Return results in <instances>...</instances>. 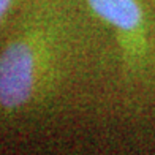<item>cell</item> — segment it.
<instances>
[{"mask_svg": "<svg viewBox=\"0 0 155 155\" xmlns=\"http://www.w3.org/2000/svg\"><path fill=\"white\" fill-rule=\"evenodd\" d=\"M67 18L49 0L35 3L0 51V117H21L46 101L60 79Z\"/></svg>", "mask_w": 155, "mask_h": 155, "instance_id": "6da1fadb", "label": "cell"}, {"mask_svg": "<svg viewBox=\"0 0 155 155\" xmlns=\"http://www.w3.org/2000/svg\"><path fill=\"white\" fill-rule=\"evenodd\" d=\"M11 6H13V0H0V24L5 21Z\"/></svg>", "mask_w": 155, "mask_h": 155, "instance_id": "3957f363", "label": "cell"}, {"mask_svg": "<svg viewBox=\"0 0 155 155\" xmlns=\"http://www.w3.org/2000/svg\"><path fill=\"white\" fill-rule=\"evenodd\" d=\"M92 13L106 22L116 33L127 71L144 68L149 41L144 11L138 0H86Z\"/></svg>", "mask_w": 155, "mask_h": 155, "instance_id": "7a4b0ae2", "label": "cell"}]
</instances>
